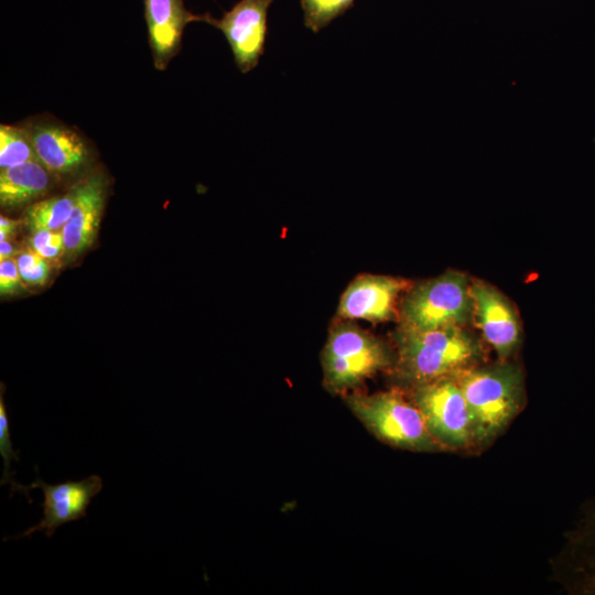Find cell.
Returning a JSON list of instances; mask_svg holds the SVG:
<instances>
[{
  "label": "cell",
  "instance_id": "6da1fadb",
  "mask_svg": "<svg viewBox=\"0 0 595 595\" xmlns=\"http://www.w3.org/2000/svg\"><path fill=\"white\" fill-rule=\"evenodd\" d=\"M396 347L393 369L410 387L454 376L475 366L482 355L477 340L456 325L424 331L400 326Z\"/></svg>",
  "mask_w": 595,
  "mask_h": 595
},
{
  "label": "cell",
  "instance_id": "7a4b0ae2",
  "mask_svg": "<svg viewBox=\"0 0 595 595\" xmlns=\"http://www.w3.org/2000/svg\"><path fill=\"white\" fill-rule=\"evenodd\" d=\"M452 377L469 409L475 447L494 441L523 407L522 372L512 364L473 366Z\"/></svg>",
  "mask_w": 595,
  "mask_h": 595
},
{
  "label": "cell",
  "instance_id": "3957f363",
  "mask_svg": "<svg viewBox=\"0 0 595 595\" xmlns=\"http://www.w3.org/2000/svg\"><path fill=\"white\" fill-rule=\"evenodd\" d=\"M345 404L379 441L413 452L445 451L429 432L423 416L409 394L399 389L344 396Z\"/></svg>",
  "mask_w": 595,
  "mask_h": 595
},
{
  "label": "cell",
  "instance_id": "277c9868",
  "mask_svg": "<svg viewBox=\"0 0 595 595\" xmlns=\"http://www.w3.org/2000/svg\"><path fill=\"white\" fill-rule=\"evenodd\" d=\"M321 365L324 388L333 394L344 396L366 379L390 368L392 357L381 339L353 321L338 320L329 328Z\"/></svg>",
  "mask_w": 595,
  "mask_h": 595
},
{
  "label": "cell",
  "instance_id": "5b68a950",
  "mask_svg": "<svg viewBox=\"0 0 595 595\" xmlns=\"http://www.w3.org/2000/svg\"><path fill=\"white\" fill-rule=\"evenodd\" d=\"M474 307L472 285L461 272L447 271L408 289L399 307L401 327L434 329L462 326Z\"/></svg>",
  "mask_w": 595,
  "mask_h": 595
},
{
  "label": "cell",
  "instance_id": "8992f818",
  "mask_svg": "<svg viewBox=\"0 0 595 595\" xmlns=\"http://www.w3.org/2000/svg\"><path fill=\"white\" fill-rule=\"evenodd\" d=\"M410 388L409 397L420 410L431 435L445 451L475 447L469 409L452 376Z\"/></svg>",
  "mask_w": 595,
  "mask_h": 595
},
{
  "label": "cell",
  "instance_id": "52a82bcc",
  "mask_svg": "<svg viewBox=\"0 0 595 595\" xmlns=\"http://www.w3.org/2000/svg\"><path fill=\"white\" fill-rule=\"evenodd\" d=\"M273 0H239L220 19L206 13V23L225 35L241 73L253 69L264 52L267 14Z\"/></svg>",
  "mask_w": 595,
  "mask_h": 595
},
{
  "label": "cell",
  "instance_id": "ba28073f",
  "mask_svg": "<svg viewBox=\"0 0 595 595\" xmlns=\"http://www.w3.org/2000/svg\"><path fill=\"white\" fill-rule=\"evenodd\" d=\"M34 488H41L44 495L41 502L43 518L36 526L11 539L25 538L36 531H45L46 537L51 538L62 524L85 518L91 499L102 489V479L98 475H90L78 482L48 485L36 477L29 486L20 485L19 490L32 502L28 494Z\"/></svg>",
  "mask_w": 595,
  "mask_h": 595
},
{
  "label": "cell",
  "instance_id": "9c48e42d",
  "mask_svg": "<svg viewBox=\"0 0 595 595\" xmlns=\"http://www.w3.org/2000/svg\"><path fill=\"white\" fill-rule=\"evenodd\" d=\"M409 282L402 278L360 274L343 292L336 315L338 320H364L374 323L399 315L398 299Z\"/></svg>",
  "mask_w": 595,
  "mask_h": 595
},
{
  "label": "cell",
  "instance_id": "30bf717a",
  "mask_svg": "<svg viewBox=\"0 0 595 595\" xmlns=\"http://www.w3.org/2000/svg\"><path fill=\"white\" fill-rule=\"evenodd\" d=\"M143 4L153 64L163 71L180 52L185 26L205 22L206 14L192 13L183 0H143Z\"/></svg>",
  "mask_w": 595,
  "mask_h": 595
},
{
  "label": "cell",
  "instance_id": "8fae6325",
  "mask_svg": "<svg viewBox=\"0 0 595 595\" xmlns=\"http://www.w3.org/2000/svg\"><path fill=\"white\" fill-rule=\"evenodd\" d=\"M478 325L500 359L509 357L520 340V324L509 301L495 288L477 282L472 285Z\"/></svg>",
  "mask_w": 595,
  "mask_h": 595
},
{
  "label": "cell",
  "instance_id": "7c38bea8",
  "mask_svg": "<svg viewBox=\"0 0 595 595\" xmlns=\"http://www.w3.org/2000/svg\"><path fill=\"white\" fill-rule=\"evenodd\" d=\"M25 129L39 161L52 174H74L88 164V147L74 130L52 122L34 123Z\"/></svg>",
  "mask_w": 595,
  "mask_h": 595
},
{
  "label": "cell",
  "instance_id": "4fadbf2b",
  "mask_svg": "<svg viewBox=\"0 0 595 595\" xmlns=\"http://www.w3.org/2000/svg\"><path fill=\"white\" fill-rule=\"evenodd\" d=\"M76 202L62 229L64 255L75 257L89 248L97 235L106 199V181L99 173L75 185Z\"/></svg>",
  "mask_w": 595,
  "mask_h": 595
},
{
  "label": "cell",
  "instance_id": "5bb4252c",
  "mask_svg": "<svg viewBox=\"0 0 595 595\" xmlns=\"http://www.w3.org/2000/svg\"><path fill=\"white\" fill-rule=\"evenodd\" d=\"M562 564L563 581L570 591L595 595V502L571 533Z\"/></svg>",
  "mask_w": 595,
  "mask_h": 595
},
{
  "label": "cell",
  "instance_id": "9a60e30c",
  "mask_svg": "<svg viewBox=\"0 0 595 595\" xmlns=\"http://www.w3.org/2000/svg\"><path fill=\"white\" fill-rule=\"evenodd\" d=\"M51 172L40 162L31 161L1 169L0 204L4 208H17L32 204L43 196L52 184Z\"/></svg>",
  "mask_w": 595,
  "mask_h": 595
},
{
  "label": "cell",
  "instance_id": "2e32d148",
  "mask_svg": "<svg viewBox=\"0 0 595 595\" xmlns=\"http://www.w3.org/2000/svg\"><path fill=\"white\" fill-rule=\"evenodd\" d=\"M76 202V188L64 195L32 203L24 215L26 227L36 230H62L69 219Z\"/></svg>",
  "mask_w": 595,
  "mask_h": 595
},
{
  "label": "cell",
  "instance_id": "e0dca14e",
  "mask_svg": "<svg viewBox=\"0 0 595 595\" xmlns=\"http://www.w3.org/2000/svg\"><path fill=\"white\" fill-rule=\"evenodd\" d=\"M39 161L25 128L0 126V167L7 169Z\"/></svg>",
  "mask_w": 595,
  "mask_h": 595
},
{
  "label": "cell",
  "instance_id": "ac0fdd59",
  "mask_svg": "<svg viewBox=\"0 0 595 595\" xmlns=\"http://www.w3.org/2000/svg\"><path fill=\"white\" fill-rule=\"evenodd\" d=\"M304 24L317 33L334 19L350 9L356 0H300Z\"/></svg>",
  "mask_w": 595,
  "mask_h": 595
},
{
  "label": "cell",
  "instance_id": "d6986e66",
  "mask_svg": "<svg viewBox=\"0 0 595 595\" xmlns=\"http://www.w3.org/2000/svg\"><path fill=\"white\" fill-rule=\"evenodd\" d=\"M17 264L22 281L29 285H43L48 279L47 260L32 248L19 252Z\"/></svg>",
  "mask_w": 595,
  "mask_h": 595
},
{
  "label": "cell",
  "instance_id": "ffe728a7",
  "mask_svg": "<svg viewBox=\"0 0 595 595\" xmlns=\"http://www.w3.org/2000/svg\"><path fill=\"white\" fill-rule=\"evenodd\" d=\"M0 454L3 457L4 469L1 479V485L7 483L12 484V491H17L20 484L13 479V473L10 469L12 461H19V452L13 450V444L10 435L9 416L3 399V385L0 396Z\"/></svg>",
  "mask_w": 595,
  "mask_h": 595
},
{
  "label": "cell",
  "instance_id": "44dd1931",
  "mask_svg": "<svg viewBox=\"0 0 595 595\" xmlns=\"http://www.w3.org/2000/svg\"><path fill=\"white\" fill-rule=\"evenodd\" d=\"M31 248L46 260H52L64 253L62 230H36L32 232Z\"/></svg>",
  "mask_w": 595,
  "mask_h": 595
},
{
  "label": "cell",
  "instance_id": "7402d4cb",
  "mask_svg": "<svg viewBox=\"0 0 595 595\" xmlns=\"http://www.w3.org/2000/svg\"><path fill=\"white\" fill-rule=\"evenodd\" d=\"M21 275L17 260L8 258L0 260V293L1 295L14 294L21 288Z\"/></svg>",
  "mask_w": 595,
  "mask_h": 595
},
{
  "label": "cell",
  "instance_id": "603a6c76",
  "mask_svg": "<svg viewBox=\"0 0 595 595\" xmlns=\"http://www.w3.org/2000/svg\"><path fill=\"white\" fill-rule=\"evenodd\" d=\"M20 221L8 217H0V241L8 239L13 231L19 227Z\"/></svg>",
  "mask_w": 595,
  "mask_h": 595
},
{
  "label": "cell",
  "instance_id": "cb8c5ba5",
  "mask_svg": "<svg viewBox=\"0 0 595 595\" xmlns=\"http://www.w3.org/2000/svg\"><path fill=\"white\" fill-rule=\"evenodd\" d=\"M17 253L14 246L8 239L0 241V260L13 258Z\"/></svg>",
  "mask_w": 595,
  "mask_h": 595
}]
</instances>
